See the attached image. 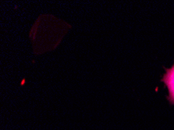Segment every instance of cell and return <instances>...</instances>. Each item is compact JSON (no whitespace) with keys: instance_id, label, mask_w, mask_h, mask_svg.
<instances>
[{"instance_id":"6da1fadb","label":"cell","mask_w":174,"mask_h":130,"mask_svg":"<svg viewBox=\"0 0 174 130\" xmlns=\"http://www.w3.org/2000/svg\"><path fill=\"white\" fill-rule=\"evenodd\" d=\"M162 81L167 86L168 101L171 104H174V64L170 69H165V73L162 78Z\"/></svg>"}]
</instances>
